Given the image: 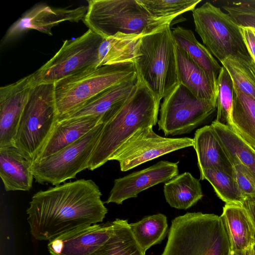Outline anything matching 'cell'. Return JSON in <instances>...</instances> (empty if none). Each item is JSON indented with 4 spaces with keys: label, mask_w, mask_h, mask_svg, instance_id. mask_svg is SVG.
I'll return each instance as SVG.
<instances>
[{
    "label": "cell",
    "mask_w": 255,
    "mask_h": 255,
    "mask_svg": "<svg viewBox=\"0 0 255 255\" xmlns=\"http://www.w3.org/2000/svg\"><path fill=\"white\" fill-rule=\"evenodd\" d=\"M109 240L92 255H145L136 243L127 220L113 221Z\"/></svg>",
    "instance_id": "cell-28"
},
{
    "label": "cell",
    "mask_w": 255,
    "mask_h": 255,
    "mask_svg": "<svg viewBox=\"0 0 255 255\" xmlns=\"http://www.w3.org/2000/svg\"><path fill=\"white\" fill-rule=\"evenodd\" d=\"M233 84L240 91L255 99V62L251 56L231 55L221 62Z\"/></svg>",
    "instance_id": "cell-30"
},
{
    "label": "cell",
    "mask_w": 255,
    "mask_h": 255,
    "mask_svg": "<svg viewBox=\"0 0 255 255\" xmlns=\"http://www.w3.org/2000/svg\"><path fill=\"white\" fill-rule=\"evenodd\" d=\"M252 248L253 247L244 251H231L230 255H253Z\"/></svg>",
    "instance_id": "cell-38"
},
{
    "label": "cell",
    "mask_w": 255,
    "mask_h": 255,
    "mask_svg": "<svg viewBox=\"0 0 255 255\" xmlns=\"http://www.w3.org/2000/svg\"><path fill=\"white\" fill-rule=\"evenodd\" d=\"M234 95L230 127L255 150V99L234 85Z\"/></svg>",
    "instance_id": "cell-26"
},
{
    "label": "cell",
    "mask_w": 255,
    "mask_h": 255,
    "mask_svg": "<svg viewBox=\"0 0 255 255\" xmlns=\"http://www.w3.org/2000/svg\"><path fill=\"white\" fill-rule=\"evenodd\" d=\"M139 52L133 63L137 77L156 99L161 101L180 84L176 43L170 24L142 36Z\"/></svg>",
    "instance_id": "cell-4"
},
{
    "label": "cell",
    "mask_w": 255,
    "mask_h": 255,
    "mask_svg": "<svg viewBox=\"0 0 255 255\" xmlns=\"http://www.w3.org/2000/svg\"><path fill=\"white\" fill-rule=\"evenodd\" d=\"M193 139L200 172L216 168L234 175L233 165L211 125L196 130Z\"/></svg>",
    "instance_id": "cell-20"
},
{
    "label": "cell",
    "mask_w": 255,
    "mask_h": 255,
    "mask_svg": "<svg viewBox=\"0 0 255 255\" xmlns=\"http://www.w3.org/2000/svg\"><path fill=\"white\" fill-rule=\"evenodd\" d=\"M160 104V101L138 79L132 92L119 110L103 123L88 169L93 171L105 164L139 129L155 126L158 120Z\"/></svg>",
    "instance_id": "cell-2"
},
{
    "label": "cell",
    "mask_w": 255,
    "mask_h": 255,
    "mask_svg": "<svg viewBox=\"0 0 255 255\" xmlns=\"http://www.w3.org/2000/svg\"><path fill=\"white\" fill-rule=\"evenodd\" d=\"M176 54L180 84L199 99L216 101L217 92L204 71L176 44Z\"/></svg>",
    "instance_id": "cell-23"
},
{
    "label": "cell",
    "mask_w": 255,
    "mask_h": 255,
    "mask_svg": "<svg viewBox=\"0 0 255 255\" xmlns=\"http://www.w3.org/2000/svg\"><path fill=\"white\" fill-rule=\"evenodd\" d=\"M200 173V179L207 180L212 186L217 196L226 204L242 205L245 197L234 175L225 171L209 168Z\"/></svg>",
    "instance_id": "cell-31"
},
{
    "label": "cell",
    "mask_w": 255,
    "mask_h": 255,
    "mask_svg": "<svg viewBox=\"0 0 255 255\" xmlns=\"http://www.w3.org/2000/svg\"><path fill=\"white\" fill-rule=\"evenodd\" d=\"M155 19L173 20L179 15L193 10L201 0H137Z\"/></svg>",
    "instance_id": "cell-32"
},
{
    "label": "cell",
    "mask_w": 255,
    "mask_h": 255,
    "mask_svg": "<svg viewBox=\"0 0 255 255\" xmlns=\"http://www.w3.org/2000/svg\"><path fill=\"white\" fill-rule=\"evenodd\" d=\"M238 185L245 198L255 197V177L237 159L229 158Z\"/></svg>",
    "instance_id": "cell-35"
},
{
    "label": "cell",
    "mask_w": 255,
    "mask_h": 255,
    "mask_svg": "<svg viewBox=\"0 0 255 255\" xmlns=\"http://www.w3.org/2000/svg\"><path fill=\"white\" fill-rule=\"evenodd\" d=\"M193 145V138L161 136L153 130L152 127H147L132 135L109 161H118L121 170L127 171L163 155Z\"/></svg>",
    "instance_id": "cell-12"
},
{
    "label": "cell",
    "mask_w": 255,
    "mask_h": 255,
    "mask_svg": "<svg viewBox=\"0 0 255 255\" xmlns=\"http://www.w3.org/2000/svg\"><path fill=\"white\" fill-rule=\"evenodd\" d=\"M99 186L91 179L64 183L31 198L26 210L32 237L54 240L76 229L103 222L108 209Z\"/></svg>",
    "instance_id": "cell-1"
},
{
    "label": "cell",
    "mask_w": 255,
    "mask_h": 255,
    "mask_svg": "<svg viewBox=\"0 0 255 255\" xmlns=\"http://www.w3.org/2000/svg\"><path fill=\"white\" fill-rule=\"evenodd\" d=\"M252 250H253V255H255V244L253 246Z\"/></svg>",
    "instance_id": "cell-39"
},
{
    "label": "cell",
    "mask_w": 255,
    "mask_h": 255,
    "mask_svg": "<svg viewBox=\"0 0 255 255\" xmlns=\"http://www.w3.org/2000/svg\"><path fill=\"white\" fill-rule=\"evenodd\" d=\"M103 39L88 29L80 37L65 40L55 54L32 73L34 86L54 83L85 70L98 67L99 48Z\"/></svg>",
    "instance_id": "cell-8"
},
{
    "label": "cell",
    "mask_w": 255,
    "mask_h": 255,
    "mask_svg": "<svg viewBox=\"0 0 255 255\" xmlns=\"http://www.w3.org/2000/svg\"><path fill=\"white\" fill-rule=\"evenodd\" d=\"M178 162L160 161L141 170L114 180L107 204H122L128 199L135 198L141 192L158 184L166 182L178 175Z\"/></svg>",
    "instance_id": "cell-15"
},
{
    "label": "cell",
    "mask_w": 255,
    "mask_h": 255,
    "mask_svg": "<svg viewBox=\"0 0 255 255\" xmlns=\"http://www.w3.org/2000/svg\"><path fill=\"white\" fill-rule=\"evenodd\" d=\"M129 225L136 243L145 254L148 249L164 239L168 231L167 217L161 213L145 216Z\"/></svg>",
    "instance_id": "cell-29"
},
{
    "label": "cell",
    "mask_w": 255,
    "mask_h": 255,
    "mask_svg": "<svg viewBox=\"0 0 255 255\" xmlns=\"http://www.w3.org/2000/svg\"><path fill=\"white\" fill-rule=\"evenodd\" d=\"M104 126L102 123L78 140L32 164L35 182L57 186L88 169Z\"/></svg>",
    "instance_id": "cell-10"
},
{
    "label": "cell",
    "mask_w": 255,
    "mask_h": 255,
    "mask_svg": "<svg viewBox=\"0 0 255 255\" xmlns=\"http://www.w3.org/2000/svg\"><path fill=\"white\" fill-rule=\"evenodd\" d=\"M172 33L176 44L204 71L217 92V81L222 67L217 60L197 40L192 30L177 26L172 30Z\"/></svg>",
    "instance_id": "cell-22"
},
{
    "label": "cell",
    "mask_w": 255,
    "mask_h": 255,
    "mask_svg": "<svg viewBox=\"0 0 255 255\" xmlns=\"http://www.w3.org/2000/svg\"><path fill=\"white\" fill-rule=\"evenodd\" d=\"M138 80L136 75L98 94L81 107L57 120L62 121L85 117H102L103 121L106 122L129 97Z\"/></svg>",
    "instance_id": "cell-17"
},
{
    "label": "cell",
    "mask_w": 255,
    "mask_h": 255,
    "mask_svg": "<svg viewBox=\"0 0 255 255\" xmlns=\"http://www.w3.org/2000/svg\"><path fill=\"white\" fill-rule=\"evenodd\" d=\"M216 109V101L199 99L180 84L163 99L158 129L165 136L190 133Z\"/></svg>",
    "instance_id": "cell-11"
},
{
    "label": "cell",
    "mask_w": 255,
    "mask_h": 255,
    "mask_svg": "<svg viewBox=\"0 0 255 255\" xmlns=\"http://www.w3.org/2000/svg\"><path fill=\"white\" fill-rule=\"evenodd\" d=\"M136 75L133 63H129L91 68L56 81L54 97L58 118Z\"/></svg>",
    "instance_id": "cell-6"
},
{
    "label": "cell",
    "mask_w": 255,
    "mask_h": 255,
    "mask_svg": "<svg viewBox=\"0 0 255 255\" xmlns=\"http://www.w3.org/2000/svg\"><path fill=\"white\" fill-rule=\"evenodd\" d=\"M221 218L230 242L231 251H244L255 244V229L241 205L226 204Z\"/></svg>",
    "instance_id": "cell-21"
},
{
    "label": "cell",
    "mask_w": 255,
    "mask_h": 255,
    "mask_svg": "<svg viewBox=\"0 0 255 255\" xmlns=\"http://www.w3.org/2000/svg\"><path fill=\"white\" fill-rule=\"evenodd\" d=\"M102 117H85L58 120L40 151L35 162L45 158L68 146L103 123Z\"/></svg>",
    "instance_id": "cell-19"
},
{
    "label": "cell",
    "mask_w": 255,
    "mask_h": 255,
    "mask_svg": "<svg viewBox=\"0 0 255 255\" xmlns=\"http://www.w3.org/2000/svg\"><path fill=\"white\" fill-rule=\"evenodd\" d=\"M0 177L6 191L32 188V164L15 146L0 148Z\"/></svg>",
    "instance_id": "cell-18"
},
{
    "label": "cell",
    "mask_w": 255,
    "mask_h": 255,
    "mask_svg": "<svg viewBox=\"0 0 255 255\" xmlns=\"http://www.w3.org/2000/svg\"><path fill=\"white\" fill-rule=\"evenodd\" d=\"M223 221L213 214L187 212L175 218L162 255H230Z\"/></svg>",
    "instance_id": "cell-3"
},
{
    "label": "cell",
    "mask_w": 255,
    "mask_h": 255,
    "mask_svg": "<svg viewBox=\"0 0 255 255\" xmlns=\"http://www.w3.org/2000/svg\"><path fill=\"white\" fill-rule=\"evenodd\" d=\"M88 10L87 6L76 8L52 7L39 4L25 12L7 30L2 44L12 41L29 30H36L52 35V28L64 21L78 22L83 20Z\"/></svg>",
    "instance_id": "cell-13"
},
{
    "label": "cell",
    "mask_w": 255,
    "mask_h": 255,
    "mask_svg": "<svg viewBox=\"0 0 255 255\" xmlns=\"http://www.w3.org/2000/svg\"><path fill=\"white\" fill-rule=\"evenodd\" d=\"M241 205L248 214L255 229V197H246Z\"/></svg>",
    "instance_id": "cell-37"
},
{
    "label": "cell",
    "mask_w": 255,
    "mask_h": 255,
    "mask_svg": "<svg viewBox=\"0 0 255 255\" xmlns=\"http://www.w3.org/2000/svg\"><path fill=\"white\" fill-rule=\"evenodd\" d=\"M234 95V84L227 69L222 66L217 81V116L215 121L230 127Z\"/></svg>",
    "instance_id": "cell-33"
},
{
    "label": "cell",
    "mask_w": 255,
    "mask_h": 255,
    "mask_svg": "<svg viewBox=\"0 0 255 255\" xmlns=\"http://www.w3.org/2000/svg\"><path fill=\"white\" fill-rule=\"evenodd\" d=\"M113 222L80 227L49 241L51 255H92L111 237Z\"/></svg>",
    "instance_id": "cell-16"
},
{
    "label": "cell",
    "mask_w": 255,
    "mask_h": 255,
    "mask_svg": "<svg viewBox=\"0 0 255 255\" xmlns=\"http://www.w3.org/2000/svg\"><path fill=\"white\" fill-rule=\"evenodd\" d=\"M240 28L249 54L255 62V28L240 26Z\"/></svg>",
    "instance_id": "cell-36"
},
{
    "label": "cell",
    "mask_w": 255,
    "mask_h": 255,
    "mask_svg": "<svg viewBox=\"0 0 255 255\" xmlns=\"http://www.w3.org/2000/svg\"><path fill=\"white\" fill-rule=\"evenodd\" d=\"M163 193L171 207L182 210L191 208L203 197L199 180L187 172L165 182Z\"/></svg>",
    "instance_id": "cell-25"
},
{
    "label": "cell",
    "mask_w": 255,
    "mask_h": 255,
    "mask_svg": "<svg viewBox=\"0 0 255 255\" xmlns=\"http://www.w3.org/2000/svg\"><path fill=\"white\" fill-rule=\"evenodd\" d=\"M223 8L239 26L255 28V6L239 2L231 5H224Z\"/></svg>",
    "instance_id": "cell-34"
},
{
    "label": "cell",
    "mask_w": 255,
    "mask_h": 255,
    "mask_svg": "<svg viewBox=\"0 0 255 255\" xmlns=\"http://www.w3.org/2000/svg\"><path fill=\"white\" fill-rule=\"evenodd\" d=\"M83 19L89 29L103 38L118 33L143 36L173 20L155 19L137 0H90Z\"/></svg>",
    "instance_id": "cell-5"
},
{
    "label": "cell",
    "mask_w": 255,
    "mask_h": 255,
    "mask_svg": "<svg viewBox=\"0 0 255 255\" xmlns=\"http://www.w3.org/2000/svg\"><path fill=\"white\" fill-rule=\"evenodd\" d=\"M34 86L31 74L0 88V148L15 146L22 115Z\"/></svg>",
    "instance_id": "cell-14"
},
{
    "label": "cell",
    "mask_w": 255,
    "mask_h": 255,
    "mask_svg": "<svg viewBox=\"0 0 255 255\" xmlns=\"http://www.w3.org/2000/svg\"><path fill=\"white\" fill-rule=\"evenodd\" d=\"M142 36L118 33L103 38L99 48V67L133 63L138 57Z\"/></svg>",
    "instance_id": "cell-24"
},
{
    "label": "cell",
    "mask_w": 255,
    "mask_h": 255,
    "mask_svg": "<svg viewBox=\"0 0 255 255\" xmlns=\"http://www.w3.org/2000/svg\"><path fill=\"white\" fill-rule=\"evenodd\" d=\"M192 11L195 31L205 47L220 62L239 53L250 56L240 26L229 13L210 2Z\"/></svg>",
    "instance_id": "cell-9"
},
{
    "label": "cell",
    "mask_w": 255,
    "mask_h": 255,
    "mask_svg": "<svg viewBox=\"0 0 255 255\" xmlns=\"http://www.w3.org/2000/svg\"><path fill=\"white\" fill-rule=\"evenodd\" d=\"M58 117L54 83L35 85L24 109L15 147L32 164L50 135Z\"/></svg>",
    "instance_id": "cell-7"
},
{
    "label": "cell",
    "mask_w": 255,
    "mask_h": 255,
    "mask_svg": "<svg viewBox=\"0 0 255 255\" xmlns=\"http://www.w3.org/2000/svg\"><path fill=\"white\" fill-rule=\"evenodd\" d=\"M211 125L229 158L237 159L255 177V150L228 126L215 120Z\"/></svg>",
    "instance_id": "cell-27"
}]
</instances>
